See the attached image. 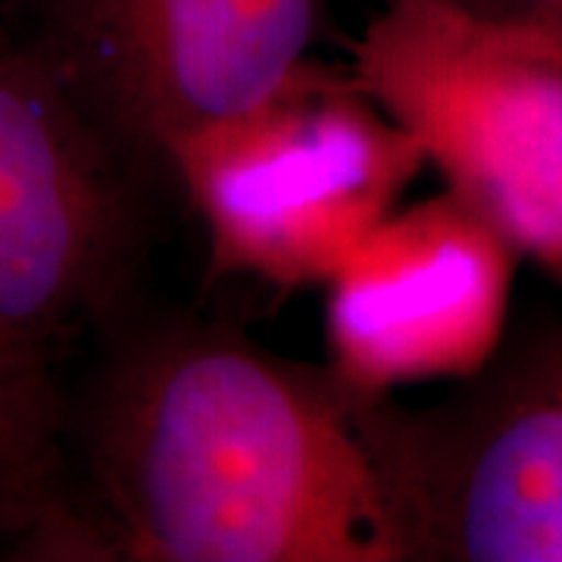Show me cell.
<instances>
[{
	"instance_id": "obj_11",
	"label": "cell",
	"mask_w": 562,
	"mask_h": 562,
	"mask_svg": "<svg viewBox=\"0 0 562 562\" xmlns=\"http://www.w3.org/2000/svg\"><path fill=\"white\" fill-rule=\"evenodd\" d=\"M557 281H560V284H562V272H560V276H557Z\"/></svg>"
},
{
	"instance_id": "obj_8",
	"label": "cell",
	"mask_w": 562,
	"mask_h": 562,
	"mask_svg": "<svg viewBox=\"0 0 562 562\" xmlns=\"http://www.w3.org/2000/svg\"><path fill=\"white\" fill-rule=\"evenodd\" d=\"M47 372L0 353V531L32 541L63 501Z\"/></svg>"
},
{
	"instance_id": "obj_7",
	"label": "cell",
	"mask_w": 562,
	"mask_h": 562,
	"mask_svg": "<svg viewBox=\"0 0 562 562\" xmlns=\"http://www.w3.org/2000/svg\"><path fill=\"white\" fill-rule=\"evenodd\" d=\"M516 260L447 191L391 210L325 281L328 372L357 394L472 375L506 331Z\"/></svg>"
},
{
	"instance_id": "obj_5",
	"label": "cell",
	"mask_w": 562,
	"mask_h": 562,
	"mask_svg": "<svg viewBox=\"0 0 562 562\" xmlns=\"http://www.w3.org/2000/svg\"><path fill=\"white\" fill-rule=\"evenodd\" d=\"M135 162L0 7V353L44 369L120 301L138 250Z\"/></svg>"
},
{
	"instance_id": "obj_2",
	"label": "cell",
	"mask_w": 562,
	"mask_h": 562,
	"mask_svg": "<svg viewBox=\"0 0 562 562\" xmlns=\"http://www.w3.org/2000/svg\"><path fill=\"white\" fill-rule=\"evenodd\" d=\"M347 76L419 144L450 198L560 276V35L450 0H387Z\"/></svg>"
},
{
	"instance_id": "obj_4",
	"label": "cell",
	"mask_w": 562,
	"mask_h": 562,
	"mask_svg": "<svg viewBox=\"0 0 562 562\" xmlns=\"http://www.w3.org/2000/svg\"><path fill=\"white\" fill-rule=\"evenodd\" d=\"M460 382L431 406L353 391L397 562H562V322Z\"/></svg>"
},
{
	"instance_id": "obj_10",
	"label": "cell",
	"mask_w": 562,
	"mask_h": 562,
	"mask_svg": "<svg viewBox=\"0 0 562 562\" xmlns=\"http://www.w3.org/2000/svg\"><path fill=\"white\" fill-rule=\"evenodd\" d=\"M450 3H460V7H469V10H479V13H494V16H503L497 0H450Z\"/></svg>"
},
{
	"instance_id": "obj_9",
	"label": "cell",
	"mask_w": 562,
	"mask_h": 562,
	"mask_svg": "<svg viewBox=\"0 0 562 562\" xmlns=\"http://www.w3.org/2000/svg\"><path fill=\"white\" fill-rule=\"evenodd\" d=\"M503 16L538 22L562 38V0H497Z\"/></svg>"
},
{
	"instance_id": "obj_3",
	"label": "cell",
	"mask_w": 562,
	"mask_h": 562,
	"mask_svg": "<svg viewBox=\"0 0 562 562\" xmlns=\"http://www.w3.org/2000/svg\"><path fill=\"white\" fill-rule=\"evenodd\" d=\"M422 166L419 144L347 72L313 60L166 160L201 216L213 272L276 288L331 279Z\"/></svg>"
},
{
	"instance_id": "obj_1",
	"label": "cell",
	"mask_w": 562,
	"mask_h": 562,
	"mask_svg": "<svg viewBox=\"0 0 562 562\" xmlns=\"http://www.w3.org/2000/svg\"><path fill=\"white\" fill-rule=\"evenodd\" d=\"M85 501L29 550L132 562H397L382 491L328 366L172 325L128 344L81 425Z\"/></svg>"
},
{
	"instance_id": "obj_6",
	"label": "cell",
	"mask_w": 562,
	"mask_h": 562,
	"mask_svg": "<svg viewBox=\"0 0 562 562\" xmlns=\"http://www.w3.org/2000/svg\"><path fill=\"white\" fill-rule=\"evenodd\" d=\"M16 22L132 162H160L310 60L322 0H16Z\"/></svg>"
}]
</instances>
